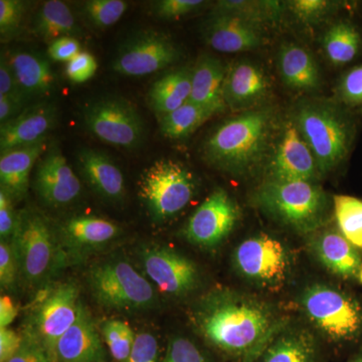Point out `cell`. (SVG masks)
<instances>
[{
    "instance_id": "cell-1",
    "label": "cell",
    "mask_w": 362,
    "mask_h": 362,
    "mask_svg": "<svg viewBox=\"0 0 362 362\" xmlns=\"http://www.w3.org/2000/svg\"><path fill=\"white\" fill-rule=\"evenodd\" d=\"M290 320L268 300L230 288L211 290L190 310L197 334L232 362L256 361Z\"/></svg>"
},
{
    "instance_id": "cell-2",
    "label": "cell",
    "mask_w": 362,
    "mask_h": 362,
    "mask_svg": "<svg viewBox=\"0 0 362 362\" xmlns=\"http://www.w3.org/2000/svg\"><path fill=\"white\" fill-rule=\"evenodd\" d=\"M302 322L324 346L337 352L362 346V296L323 280L305 284L293 300Z\"/></svg>"
},
{
    "instance_id": "cell-3",
    "label": "cell",
    "mask_w": 362,
    "mask_h": 362,
    "mask_svg": "<svg viewBox=\"0 0 362 362\" xmlns=\"http://www.w3.org/2000/svg\"><path fill=\"white\" fill-rule=\"evenodd\" d=\"M273 125L270 109L247 110L228 119L204 143L206 161L228 175H252L265 160Z\"/></svg>"
},
{
    "instance_id": "cell-4",
    "label": "cell",
    "mask_w": 362,
    "mask_h": 362,
    "mask_svg": "<svg viewBox=\"0 0 362 362\" xmlns=\"http://www.w3.org/2000/svg\"><path fill=\"white\" fill-rule=\"evenodd\" d=\"M257 206L281 226L307 237L328 225L333 199L318 182L268 180L257 189Z\"/></svg>"
},
{
    "instance_id": "cell-5",
    "label": "cell",
    "mask_w": 362,
    "mask_h": 362,
    "mask_svg": "<svg viewBox=\"0 0 362 362\" xmlns=\"http://www.w3.org/2000/svg\"><path fill=\"white\" fill-rule=\"evenodd\" d=\"M293 122L313 153L321 176L346 160L356 129L354 118L341 107L319 100L302 102Z\"/></svg>"
},
{
    "instance_id": "cell-6",
    "label": "cell",
    "mask_w": 362,
    "mask_h": 362,
    "mask_svg": "<svg viewBox=\"0 0 362 362\" xmlns=\"http://www.w3.org/2000/svg\"><path fill=\"white\" fill-rule=\"evenodd\" d=\"M232 264L247 284L263 292L277 293L294 278L297 254L284 240L271 233H258L235 247Z\"/></svg>"
},
{
    "instance_id": "cell-7",
    "label": "cell",
    "mask_w": 362,
    "mask_h": 362,
    "mask_svg": "<svg viewBox=\"0 0 362 362\" xmlns=\"http://www.w3.org/2000/svg\"><path fill=\"white\" fill-rule=\"evenodd\" d=\"M13 240L20 259L21 277L30 286L47 284L69 261L58 232L37 211H21Z\"/></svg>"
},
{
    "instance_id": "cell-8",
    "label": "cell",
    "mask_w": 362,
    "mask_h": 362,
    "mask_svg": "<svg viewBox=\"0 0 362 362\" xmlns=\"http://www.w3.org/2000/svg\"><path fill=\"white\" fill-rule=\"evenodd\" d=\"M197 192L194 175L180 162L159 159L145 169L139 195L154 220L175 218L189 204Z\"/></svg>"
},
{
    "instance_id": "cell-9",
    "label": "cell",
    "mask_w": 362,
    "mask_h": 362,
    "mask_svg": "<svg viewBox=\"0 0 362 362\" xmlns=\"http://www.w3.org/2000/svg\"><path fill=\"white\" fill-rule=\"evenodd\" d=\"M88 278L93 296L107 308L135 310L156 304L153 286L125 259L98 264Z\"/></svg>"
},
{
    "instance_id": "cell-10",
    "label": "cell",
    "mask_w": 362,
    "mask_h": 362,
    "mask_svg": "<svg viewBox=\"0 0 362 362\" xmlns=\"http://www.w3.org/2000/svg\"><path fill=\"white\" fill-rule=\"evenodd\" d=\"M86 129L102 142L120 148H138L145 138V124L137 109L127 100L102 97L83 109Z\"/></svg>"
},
{
    "instance_id": "cell-11",
    "label": "cell",
    "mask_w": 362,
    "mask_h": 362,
    "mask_svg": "<svg viewBox=\"0 0 362 362\" xmlns=\"http://www.w3.org/2000/svg\"><path fill=\"white\" fill-rule=\"evenodd\" d=\"M82 306L73 283L52 286L37 302L25 330L40 340L51 359L57 343L78 320Z\"/></svg>"
},
{
    "instance_id": "cell-12",
    "label": "cell",
    "mask_w": 362,
    "mask_h": 362,
    "mask_svg": "<svg viewBox=\"0 0 362 362\" xmlns=\"http://www.w3.org/2000/svg\"><path fill=\"white\" fill-rule=\"evenodd\" d=\"M240 216L239 204L225 189L218 188L195 209L183 228V235L194 246L216 249L230 237Z\"/></svg>"
},
{
    "instance_id": "cell-13",
    "label": "cell",
    "mask_w": 362,
    "mask_h": 362,
    "mask_svg": "<svg viewBox=\"0 0 362 362\" xmlns=\"http://www.w3.org/2000/svg\"><path fill=\"white\" fill-rule=\"evenodd\" d=\"M307 252L324 270L347 284L362 287V250L328 223L305 237Z\"/></svg>"
},
{
    "instance_id": "cell-14",
    "label": "cell",
    "mask_w": 362,
    "mask_h": 362,
    "mask_svg": "<svg viewBox=\"0 0 362 362\" xmlns=\"http://www.w3.org/2000/svg\"><path fill=\"white\" fill-rule=\"evenodd\" d=\"M180 51L173 40L156 30H145L130 37L114 59L113 70L127 77H145L173 65Z\"/></svg>"
},
{
    "instance_id": "cell-15",
    "label": "cell",
    "mask_w": 362,
    "mask_h": 362,
    "mask_svg": "<svg viewBox=\"0 0 362 362\" xmlns=\"http://www.w3.org/2000/svg\"><path fill=\"white\" fill-rule=\"evenodd\" d=\"M145 274L164 294L185 298L197 291L201 271L192 259L168 247H150L143 252Z\"/></svg>"
},
{
    "instance_id": "cell-16",
    "label": "cell",
    "mask_w": 362,
    "mask_h": 362,
    "mask_svg": "<svg viewBox=\"0 0 362 362\" xmlns=\"http://www.w3.org/2000/svg\"><path fill=\"white\" fill-rule=\"evenodd\" d=\"M33 187L40 201L51 207H63L77 201L81 181L58 147H49L39 159Z\"/></svg>"
},
{
    "instance_id": "cell-17",
    "label": "cell",
    "mask_w": 362,
    "mask_h": 362,
    "mask_svg": "<svg viewBox=\"0 0 362 362\" xmlns=\"http://www.w3.org/2000/svg\"><path fill=\"white\" fill-rule=\"evenodd\" d=\"M269 180L309 181L320 178L315 158L293 121L285 124L277 150L268 166Z\"/></svg>"
},
{
    "instance_id": "cell-18",
    "label": "cell",
    "mask_w": 362,
    "mask_h": 362,
    "mask_svg": "<svg viewBox=\"0 0 362 362\" xmlns=\"http://www.w3.org/2000/svg\"><path fill=\"white\" fill-rule=\"evenodd\" d=\"M57 120L58 109L51 102L28 105L18 116L0 126L1 152L44 141Z\"/></svg>"
},
{
    "instance_id": "cell-19",
    "label": "cell",
    "mask_w": 362,
    "mask_h": 362,
    "mask_svg": "<svg viewBox=\"0 0 362 362\" xmlns=\"http://www.w3.org/2000/svg\"><path fill=\"white\" fill-rule=\"evenodd\" d=\"M323 349L313 331L291 319L255 362H325Z\"/></svg>"
},
{
    "instance_id": "cell-20",
    "label": "cell",
    "mask_w": 362,
    "mask_h": 362,
    "mask_svg": "<svg viewBox=\"0 0 362 362\" xmlns=\"http://www.w3.org/2000/svg\"><path fill=\"white\" fill-rule=\"evenodd\" d=\"M121 228L98 216H81L65 221L58 230L66 258H78L115 240Z\"/></svg>"
},
{
    "instance_id": "cell-21",
    "label": "cell",
    "mask_w": 362,
    "mask_h": 362,
    "mask_svg": "<svg viewBox=\"0 0 362 362\" xmlns=\"http://www.w3.org/2000/svg\"><path fill=\"white\" fill-rule=\"evenodd\" d=\"M204 37L214 51L225 54L250 51L264 42L262 25L226 14L211 16L207 21Z\"/></svg>"
},
{
    "instance_id": "cell-22",
    "label": "cell",
    "mask_w": 362,
    "mask_h": 362,
    "mask_svg": "<svg viewBox=\"0 0 362 362\" xmlns=\"http://www.w3.org/2000/svg\"><path fill=\"white\" fill-rule=\"evenodd\" d=\"M21 94L25 101L49 97L57 85V77L51 63L35 52H11L6 54Z\"/></svg>"
},
{
    "instance_id": "cell-23",
    "label": "cell",
    "mask_w": 362,
    "mask_h": 362,
    "mask_svg": "<svg viewBox=\"0 0 362 362\" xmlns=\"http://www.w3.org/2000/svg\"><path fill=\"white\" fill-rule=\"evenodd\" d=\"M103 356L96 325L82 306L78 320L57 343L52 362H100Z\"/></svg>"
},
{
    "instance_id": "cell-24",
    "label": "cell",
    "mask_w": 362,
    "mask_h": 362,
    "mask_svg": "<svg viewBox=\"0 0 362 362\" xmlns=\"http://www.w3.org/2000/svg\"><path fill=\"white\" fill-rule=\"evenodd\" d=\"M78 165L85 180L100 197L119 202L125 197L122 171L104 152L83 148L78 152Z\"/></svg>"
},
{
    "instance_id": "cell-25",
    "label": "cell",
    "mask_w": 362,
    "mask_h": 362,
    "mask_svg": "<svg viewBox=\"0 0 362 362\" xmlns=\"http://www.w3.org/2000/svg\"><path fill=\"white\" fill-rule=\"evenodd\" d=\"M44 141L1 152L0 181L1 188L11 195L13 202L25 199L30 185V176L37 161L47 151Z\"/></svg>"
},
{
    "instance_id": "cell-26",
    "label": "cell",
    "mask_w": 362,
    "mask_h": 362,
    "mask_svg": "<svg viewBox=\"0 0 362 362\" xmlns=\"http://www.w3.org/2000/svg\"><path fill=\"white\" fill-rule=\"evenodd\" d=\"M228 69L216 57L202 56L192 68L189 101L216 115L228 108L223 100V84Z\"/></svg>"
},
{
    "instance_id": "cell-27",
    "label": "cell",
    "mask_w": 362,
    "mask_h": 362,
    "mask_svg": "<svg viewBox=\"0 0 362 362\" xmlns=\"http://www.w3.org/2000/svg\"><path fill=\"white\" fill-rule=\"evenodd\" d=\"M267 92L268 82L259 66L244 61L228 69L223 84V100L228 108H250L263 99Z\"/></svg>"
},
{
    "instance_id": "cell-28",
    "label": "cell",
    "mask_w": 362,
    "mask_h": 362,
    "mask_svg": "<svg viewBox=\"0 0 362 362\" xmlns=\"http://www.w3.org/2000/svg\"><path fill=\"white\" fill-rule=\"evenodd\" d=\"M279 70L288 87L299 90H313L321 85L320 71L315 59L295 44H286L279 54Z\"/></svg>"
},
{
    "instance_id": "cell-29",
    "label": "cell",
    "mask_w": 362,
    "mask_h": 362,
    "mask_svg": "<svg viewBox=\"0 0 362 362\" xmlns=\"http://www.w3.org/2000/svg\"><path fill=\"white\" fill-rule=\"evenodd\" d=\"M192 69L180 68L158 78L148 92V104L158 117L175 111L189 101Z\"/></svg>"
},
{
    "instance_id": "cell-30",
    "label": "cell",
    "mask_w": 362,
    "mask_h": 362,
    "mask_svg": "<svg viewBox=\"0 0 362 362\" xmlns=\"http://www.w3.org/2000/svg\"><path fill=\"white\" fill-rule=\"evenodd\" d=\"M33 28L37 35L51 42L61 37H77L81 32L70 7L59 0H49L40 6Z\"/></svg>"
},
{
    "instance_id": "cell-31",
    "label": "cell",
    "mask_w": 362,
    "mask_h": 362,
    "mask_svg": "<svg viewBox=\"0 0 362 362\" xmlns=\"http://www.w3.org/2000/svg\"><path fill=\"white\" fill-rule=\"evenodd\" d=\"M361 42V35L356 26L349 21H339L324 35L323 47L333 65L342 66L356 59Z\"/></svg>"
},
{
    "instance_id": "cell-32",
    "label": "cell",
    "mask_w": 362,
    "mask_h": 362,
    "mask_svg": "<svg viewBox=\"0 0 362 362\" xmlns=\"http://www.w3.org/2000/svg\"><path fill=\"white\" fill-rule=\"evenodd\" d=\"M214 114L188 101L171 113L160 117L162 134L169 139H181L194 133Z\"/></svg>"
},
{
    "instance_id": "cell-33",
    "label": "cell",
    "mask_w": 362,
    "mask_h": 362,
    "mask_svg": "<svg viewBox=\"0 0 362 362\" xmlns=\"http://www.w3.org/2000/svg\"><path fill=\"white\" fill-rule=\"evenodd\" d=\"M332 199L338 230L351 244L362 250V199L345 194L334 195Z\"/></svg>"
},
{
    "instance_id": "cell-34",
    "label": "cell",
    "mask_w": 362,
    "mask_h": 362,
    "mask_svg": "<svg viewBox=\"0 0 362 362\" xmlns=\"http://www.w3.org/2000/svg\"><path fill=\"white\" fill-rule=\"evenodd\" d=\"M283 4L278 1H218L213 16H238L257 25H262L266 21H276L283 11Z\"/></svg>"
},
{
    "instance_id": "cell-35",
    "label": "cell",
    "mask_w": 362,
    "mask_h": 362,
    "mask_svg": "<svg viewBox=\"0 0 362 362\" xmlns=\"http://www.w3.org/2000/svg\"><path fill=\"white\" fill-rule=\"evenodd\" d=\"M102 335L117 362H124L129 356L135 341V333L129 324L121 320H109L102 327Z\"/></svg>"
},
{
    "instance_id": "cell-36",
    "label": "cell",
    "mask_w": 362,
    "mask_h": 362,
    "mask_svg": "<svg viewBox=\"0 0 362 362\" xmlns=\"http://www.w3.org/2000/svg\"><path fill=\"white\" fill-rule=\"evenodd\" d=\"M128 9L122 0H89L83 4L82 11L93 25L107 28L120 21Z\"/></svg>"
},
{
    "instance_id": "cell-37",
    "label": "cell",
    "mask_w": 362,
    "mask_h": 362,
    "mask_svg": "<svg viewBox=\"0 0 362 362\" xmlns=\"http://www.w3.org/2000/svg\"><path fill=\"white\" fill-rule=\"evenodd\" d=\"M162 362H213L194 340L185 337L171 338Z\"/></svg>"
},
{
    "instance_id": "cell-38",
    "label": "cell",
    "mask_w": 362,
    "mask_h": 362,
    "mask_svg": "<svg viewBox=\"0 0 362 362\" xmlns=\"http://www.w3.org/2000/svg\"><path fill=\"white\" fill-rule=\"evenodd\" d=\"M21 278L20 259L13 240L0 243V284L4 289H14Z\"/></svg>"
},
{
    "instance_id": "cell-39",
    "label": "cell",
    "mask_w": 362,
    "mask_h": 362,
    "mask_svg": "<svg viewBox=\"0 0 362 362\" xmlns=\"http://www.w3.org/2000/svg\"><path fill=\"white\" fill-rule=\"evenodd\" d=\"M25 11V2L21 0H0V35L2 40L11 39L18 33Z\"/></svg>"
},
{
    "instance_id": "cell-40",
    "label": "cell",
    "mask_w": 362,
    "mask_h": 362,
    "mask_svg": "<svg viewBox=\"0 0 362 362\" xmlns=\"http://www.w3.org/2000/svg\"><path fill=\"white\" fill-rule=\"evenodd\" d=\"M202 0H161L153 4V13L162 18H178L199 11Z\"/></svg>"
},
{
    "instance_id": "cell-41",
    "label": "cell",
    "mask_w": 362,
    "mask_h": 362,
    "mask_svg": "<svg viewBox=\"0 0 362 362\" xmlns=\"http://www.w3.org/2000/svg\"><path fill=\"white\" fill-rule=\"evenodd\" d=\"M290 11L302 21H314L322 20L331 11L333 4L324 0H295L288 2Z\"/></svg>"
},
{
    "instance_id": "cell-42",
    "label": "cell",
    "mask_w": 362,
    "mask_h": 362,
    "mask_svg": "<svg viewBox=\"0 0 362 362\" xmlns=\"http://www.w3.org/2000/svg\"><path fill=\"white\" fill-rule=\"evenodd\" d=\"M98 69L96 59L88 52H81L71 61L66 64V75L71 82H87L94 77Z\"/></svg>"
},
{
    "instance_id": "cell-43",
    "label": "cell",
    "mask_w": 362,
    "mask_h": 362,
    "mask_svg": "<svg viewBox=\"0 0 362 362\" xmlns=\"http://www.w3.org/2000/svg\"><path fill=\"white\" fill-rule=\"evenodd\" d=\"M13 199L6 190L0 189V239L13 240L18 230L20 213L16 211Z\"/></svg>"
},
{
    "instance_id": "cell-44",
    "label": "cell",
    "mask_w": 362,
    "mask_h": 362,
    "mask_svg": "<svg viewBox=\"0 0 362 362\" xmlns=\"http://www.w3.org/2000/svg\"><path fill=\"white\" fill-rule=\"evenodd\" d=\"M158 354L159 344L156 337L149 332L138 333L129 356L124 362H157Z\"/></svg>"
},
{
    "instance_id": "cell-45",
    "label": "cell",
    "mask_w": 362,
    "mask_h": 362,
    "mask_svg": "<svg viewBox=\"0 0 362 362\" xmlns=\"http://www.w3.org/2000/svg\"><path fill=\"white\" fill-rule=\"evenodd\" d=\"M338 93L344 103L362 104V66H356L343 76Z\"/></svg>"
},
{
    "instance_id": "cell-46",
    "label": "cell",
    "mask_w": 362,
    "mask_h": 362,
    "mask_svg": "<svg viewBox=\"0 0 362 362\" xmlns=\"http://www.w3.org/2000/svg\"><path fill=\"white\" fill-rule=\"evenodd\" d=\"M21 349L8 362H52L44 345L32 333L25 331Z\"/></svg>"
},
{
    "instance_id": "cell-47",
    "label": "cell",
    "mask_w": 362,
    "mask_h": 362,
    "mask_svg": "<svg viewBox=\"0 0 362 362\" xmlns=\"http://www.w3.org/2000/svg\"><path fill=\"white\" fill-rule=\"evenodd\" d=\"M0 95L8 97L9 99L13 100L16 103L23 105V107H25V105L28 104L25 97L21 94L18 82H16V77H14L13 71L11 70L4 54H1V59H0Z\"/></svg>"
},
{
    "instance_id": "cell-48",
    "label": "cell",
    "mask_w": 362,
    "mask_h": 362,
    "mask_svg": "<svg viewBox=\"0 0 362 362\" xmlns=\"http://www.w3.org/2000/svg\"><path fill=\"white\" fill-rule=\"evenodd\" d=\"M81 52L80 42L76 37H61L52 42L47 47V56L52 61L66 64Z\"/></svg>"
},
{
    "instance_id": "cell-49",
    "label": "cell",
    "mask_w": 362,
    "mask_h": 362,
    "mask_svg": "<svg viewBox=\"0 0 362 362\" xmlns=\"http://www.w3.org/2000/svg\"><path fill=\"white\" fill-rule=\"evenodd\" d=\"M23 335L11 328H0V362H8L21 349Z\"/></svg>"
},
{
    "instance_id": "cell-50",
    "label": "cell",
    "mask_w": 362,
    "mask_h": 362,
    "mask_svg": "<svg viewBox=\"0 0 362 362\" xmlns=\"http://www.w3.org/2000/svg\"><path fill=\"white\" fill-rule=\"evenodd\" d=\"M18 314V308L13 298L2 295L0 298V328L8 327Z\"/></svg>"
},
{
    "instance_id": "cell-51",
    "label": "cell",
    "mask_w": 362,
    "mask_h": 362,
    "mask_svg": "<svg viewBox=\"0 0 362 362\" xmlns=\"http://www.w3.org/2000/svg\"><path fill=\"white\" fill-rule=\"evenodd\" d=\"M23 105L16 103L8 97L0 95V124L8 122L25 109Z\"/></svg>"
},
{
    "instance_id": "cell-52",
    "label": "cell",
    "mask_w": 362,
    "mask_h": 362,
    "mask_svg": "<svg viewBox=\"0 0 362 362\" xmlns=\"http://www.w3.org/2000/svg\"><path fill=\"white\" fill-rule=\"evenodd\" d=\"M346 362H362V346L351 354Z\"/></svg>"
}]
</instances>
